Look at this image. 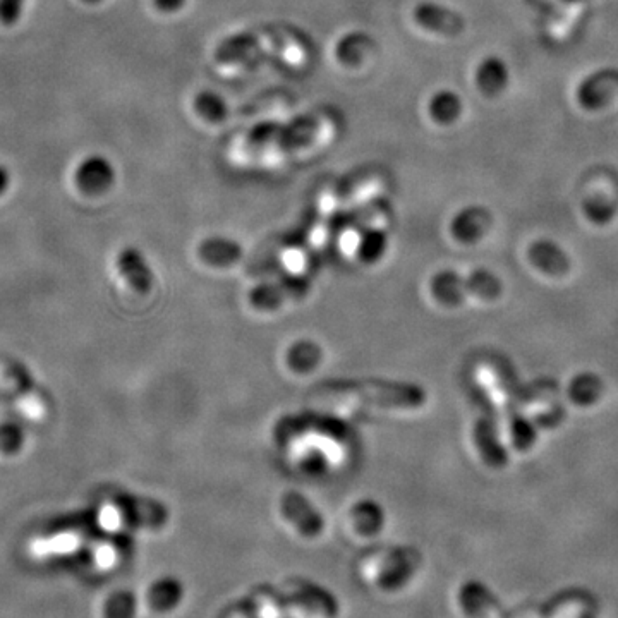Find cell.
Masks as SVG:
<instances>
[{
	"label": "cell",
	"mask_w": 618,
	"mask_h": 618,
	"mask_svg": "<svg viewBox=\"0 0 618 618\" xmlns=\"http://www.w3.org/2000/svg\"><path fill=\"white\" fill-rule=\"evenodd\" d=\"M25 4L26 0H0V25H16L23 16Z\"/></svg>",
	"instance_id": "cell-23"
},
{
	"label": "cell",
	"mask_w": 618,
	"mask_h": 618,
	"mask_svg": "<svg viewBox=\"0 0 618 618\" xmlns=\"http://www.w3.org/2000/svg\"><path fill=\"white\" fill-rule=\"evenodd\" d=\"M28 442L26 428L18 419L6 418L0 421V455L16 457Z\"/></svg>",
	"instance_id": "cell-17"
},
{
	"label": "cell",
	"mask_w": 618,
	"mask_h": 618,
	"mask_svg": "<svg viewBox=\"0 0 618 618\" xmlns=\"http://www.w3.org/2000/svg\"><path fill=\"white\" fill-rule=\"evenodd\" d=\"M186 589L176 576L158 577L146 591V605L155 613H170L181 606Z\"/></svg>",
	"instance_id": "cell-7"
},
{
	"label": "cell",
	"mask_w": 618,
	"mask_h": 618,
	"mask_svg": "<svg viewBox=\"0 0 618 618\" xmlns=\"http://www.w3.org/2000/svg\"><path fill=\"white\" fill-rule=\"evenodd\" d=\"M371 42L373 40L368 33L349 31L335 45L337 61L344 66H358L359 62L363 61L368 54V50L371 49Z\"/></svg>",
	"instance_id": "cell-14"
},
{
	"label": "cell",
	"mask_w": 618,
	"mask_h": 618,
	"mask_svg": "<svg viewBox=\"0 0 618 618\" xmlns=\"http://www.w3.org/2000/svg\"><path fill=\"white\" fill-rule=\"evenodd\" d=\"M412 16L423 30L437 33V35L455 37L464 31V19L461 14L437 2H430V0L421 2L414 7Z\"/></svg>",
	"instance_id": "cell-5"
},
{
	"label": "cell",
	"mask_w": 618,
	"mask_h": 618,
	"mask_svg": "<svg viewBox=\"0 0 618 618\" xmlns=\"http://www.w3.org/2000/svg\"><path fill=\"white\" fill-rule=\"evenodd\" d=\"M510 435H512V443H514V447L517 450L531 449L534 442H536V437H538L533 423L524 418V416H515L512 419Z\"/></svg>",
	"instance_id": "cell-22"
},
{
	"label": "cell",
	"mask_w": 618,
	"mask_h": 618,
	"mask_svg": "<svg viewBox=\"0 0 618 618\" xmlns=\"http://www.w3.org/2000/svg\"><path fill=\"white\" fill-rule=\"evenodd\" d=\"M323 392L332 399L392 409H418L426 400L425 390L414 383L411 385L382 380L325 383Z\"/></svg>",
	"instance_id": "cell-1"
},
{
	"label": "cell",
	"mask_w": 618,
	"mask_h": 618,
	"mask_svg": "<svg viewBox=\"0 0 618 618\" xmlns=\"http://www.w3.org/2000/svg\"><path fill=\"white\" fill-rule=\"evenodd\" d=\"M464 112V102L459 93L449 88H443L433 93L428 102V114L440 126H450L459 121Z\"/></svg>",
	"instance_id": "cell-13"
},
{
	"label": "cell",
	"mask_w": 618,
	"mask_h": 618,
	"mask_svg": "<svg viewBox=\"0 0 618 618\" xmlns=\"http://www.w3.org/2000/svg\"><path fill=\"white\" fill-rule=\"evenodd\" d=\"M117 170L102 153L86 155L74 170V182L86 196H100L116 184Z\"/></svg>",
	"instance_id": "cell-3"
},
{
	"label": "cell",
	"mask_w": 618,
	"mask_h": 618,
	"mask_svg": "<svg viewBox=\"0 0 618 618\" xmlns=\"http://www.w3.org/2000/svg\"><path fill=\"white\" fill-rule=\"evenodd\" d=\"M11 181V170L6 165H0V196H4L7 189L11 188Z\"/></svg>",
	"instance_id": "cell-25"
},
{
	"label": "cell",
	"mask_w": 618,
	"mask_h": 618,
	"mask_svg": "<svg viewBox=\"0 0 618 618\" xmlns=\"http://www.w3.org/2000/svg\"><path fill=\"white\" fill-rule=\"evenodd\" d=\"M0 399H2V390H0Z\"/></svg>",
	"instance_id": "cell-27"
},
{
	"label": "cell",
	"mask_w": 618,
	"mask_h": 618,
	"mask_svg": "<svg viewBox=\"0 0 618 618\" xmlns=\"http://www.w3.org/2000/svg\"><path fill=\"white\" fill-rule=\"evenodd\" d=\"M153 7L160 13L174 14L184 9L188 0H152Z\"/></svg>",
	"instance_id": "cell-24"
},
{
	"label": "cell",
	"mask_w": 618,
	"mask_h": 618,
	"mask_svg": "<svg viewBox=\"0 0 618 618\" xmlns=\"http://www.w3.org/2000/svg\"><path fill=\"white\" fill-rule=\"evenodd\" d=\"M85 4H90V6H97V4H102L103 0H83Z\"/></svg>",
	"instance_id": "cell-26"
},
{
	"label": "cell",
	"mask_w": 618,
	"mask_h": 618,
	"mask_svg": "<svg viewBox=\"0 0 618 618\" xmlns=\"http://www.w3.org/2000/svg\"><path fill=\"white\" fill-rule=\"evenodd\" d=\"M382 510L376 507L375 503H359L352 510V521L359 533L373 534L382 528Z\"/></svg>",
	"instance_id": "cell-21"
},
{
	"label": "cell",
	"mask_w": 618,
	"mask_h": 618,
	"mask_svg": "<svg viewBox=\"0 0 618 618\" xmlns=\"http://www.w3.org/2000/svg\"><path fill=\"white\" fill-rule=\"evenodd\" d=\"M200 253L210 263H231L241 255V249L236 243L222 237H213L201 244Z\"/></svg>",
	"instance_id": "cell-20"
},
{
	"label": "cell",
	"mask_w": 618,
	"mask_h": 618,
	"mask_svg": "<svg viewBox=\"0 0 618 618\" xmlns=\"http://www.w3.org/2000/svg\"><path fill=\"white\" fill-rule=\"evenodd\" d=\"M296 588L294 591V598L301 608H306L308 612L316 613V615H322V617H335L339 612V606H337V600L334 598V594L328 593L327 589L315 586L311 582L296 581L294 582Z\"/></svg>",
	"instance_id": "cell-11"
},
{
	"label": "cell",
	"mask_w": 618,
	"mask_h": 618,
	"mask_svg": "<svg viewBox=\"0 0 618 618\" xmlns=\"http://www.w3.org/2000/svg\"><path fill=\"white\" fill-rule=\"evenodd\" d=\"M258 37L253 31L246 33H236L232 37L225 38L224 42L219 43L215 50V61L227 64V62H237L244 59L251 50L256 49Z\"/></svg>",
	"instance_id": "cell-16"
},
{
	"label": "cell",
	"mask_w": 618,
	"mask_h": 618,
	"mask_svg": "<svg viewBox=\"0 0 618 618\" xmlns=\"http://www.w3.org/2000/svg\"><path fill=\"white\" fill-rule=\"evenodd\" d=\"M529 261L533 267L550 277H562L570 270V260L564 249L552 241H536L529 248Z\"/></svg>",
	"instance_id": "cell-10"
},
{
	"label": "cell",
	"mask_w": 618,
	"mask_h": 618,
	"mask_svg": "<svg viewBox=\"0 0 618 618\" xmlns=\"http://www.w3.org/2000/svg\"><path fill=\"white\" fill-rule=\"evenodd\" d=\"M431 287L438 301L449 304V306L461 304L466 296H476L491 301L502 294V282L486 270H476L467 279H461L457 273H438Z\"/></svg>",
	"instance_id": "cell-2"
},
{
	"label": "cell",
	"mask_w": 618,
	"mask_h": 618,
	"mask_svg": "<svg viewBox=\"0 0 618 618\" xmlns=\"http://www.w3.org/2000/svg\"><path fill=\"white\" fill-rule=\"evenodd\" d=\"M117 268L134 291L146 292L152 285V273L146 267L145 258L134 248L122 249L117 258Z\"/></svg>",
	"instance_id": "cell-12"
},
{
	"label": "cell",
	"mask_w": 618,
	"mask_h": 618,
	"mask_svg": "<svg viewBox=\"0 0 618 618\" xmlns=\"http://www.w3.org/2000/svg\"><path fill=\"white\" fill-rule=\"evenodd\" d=\"M138 615V598L129 589H117L107 596L103 603V618H136Z\"/></svg>",
	"instance_id": "cell-18"
},
{
	"label": "cell",
	"mask_w": 618,
	"mask_h": 618,
	"mask_svg": "<svg viewBox=\"0 0 618 618\" xmlns=\"http://www.w3.org/2000/svg\"><path fill=\"white\" fill-rule=\"evenodd\" d=\"M491 217L481 206H469L455 215L450 224V232L459 243H478L490 229Z\"/></svg>",
	"instance_id": "cell-8"
},
{
	"label": "cell",
	"mask_w": 618,
	"mask_h": 618,
	"mask_svg": "<svg viewBox=\"0 0 618 618\" xmlns=\"http://www.w3.org/2000/svg\"><path fill=\"white\" fill-rule=\"evenodd\" d=\"M193 109L201 119L212 124L224 122L229 117V103L220 93L213 90H201L194 95Z\"/></svg>",
	"instance_id": "cell-15"
},
{
	"label": "cell",
	"mask_w": 618,
	"mask_h": 618,
	"mask_svg": "<svg viewBox=\"0 0 618 618\" xmlns=\"http://www.w3.org/2000/svg\"><path fill=\"white\" fill-rule=\"evenodd\" d=\"M510 81V71L503 59L497 55H488L479 62L474 71V83L485 97H498L507 90Z\"/></svg>",
	"instance_id": "cell-9"
},
{
	"label": "cell",
	"mask_w": 618,
	"mask_h": 618,
	"mask_svg": "<svg viewBox=\"0 0 618 618\" xmlns=\"http://www.w3.org/2000/svg\"><path fill=\"white\" fill-rule=\"evenodd\" d=\"M603 394V383L594 375H579L570 383V400L577 406H591Z\"/></svg>",
	"instance_id": "cell-19"
},
{
	"label": "cell",
	"mask_w": 618,
	"mask_h": 618,
	"mask_svg": "<svg viewBox=\"0 0 618 618\" xmlns=\"http://www.w3.org/2000/svg\"><path fill=\"white\" fill-rule=\"evenodd\" d=\"M280 509L285 519L306 538H316L323 533L325 521H323L322 514L297 491L285 493L280 500Z\"/></svg>",
	"instance_id": "cell-4"
},
{
	"label": "cell",
	"mask_w": 618,
	"mask_h": 618,
	"mask_svg": "<svg viewBox=\"0 0 618 618\" xmlns=\"http://www.w3.org/2000/svg\"><path fill=\"white\" fill-rule=\"evenodd\" d=\"M474 443L479 457L493 469H502L509 462L507 450L498 437L497 423L491 418H479L474 426Z\"/></svg>",
	"instance_id": "cell-6"
}]
</instances>
